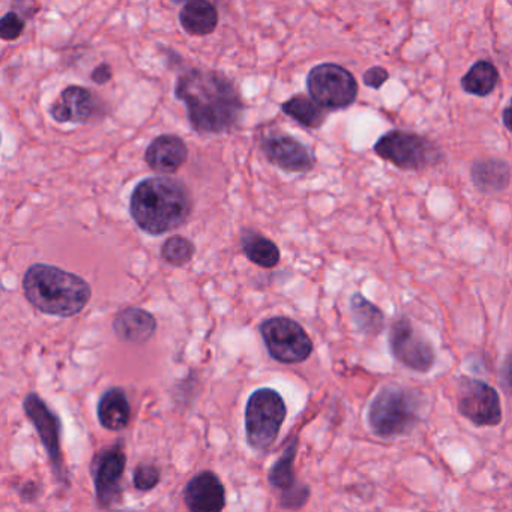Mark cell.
Wrapping results in <instances>:
<instances>
[{
    "label": "cell",
    "mask_w": 512,
    "mask_h": 512,
    "mask_svg": "<svg viewBox=\"0 0 512 512\" xmlns=\"http://www.w3.org/2000/svg\"><path fill=\"white\" fill-rule=\"evenodd\" d=\"M473 184L479 191L485 194H496L506 190L511 181V169L506 161L490 160L476 161L472 166Z\"/></svg>",
    "instance_id": "21"
},
{
    "label": "cell",
    "mask_w": 512,
    "mask_h": 512,
    "mask_svg": "<svg viewBox=\"0 0 512 512\" xmlns=\"http://www.w3.org/2000/svg\"><path fill=\"white\" fill-rule=\"evenodd\" d=\"M281 112L305 128H319L326 119V109L305 95H296L281 104Z\"/></svg>",
    "instance_id": "23"
},
{
    "label": "cell",
    "mask_w": 512,
    "mask_h": 512,
    "mask_svg": "<svg viewBox=\"0 0 512 512\" xmlns=\"http://www.w3.org/2000/svg\"><path fill=\"white\" fill-rule=\"evenodd\" d=\"M296 452H298V439H293L269 472V484L275 490L281 491L280 503L287 509L302 508L310 497V488L296 481Z\"/></svg>",
    "instance_id": "14"
},
{
    "label": "cell",
    "mask_w": 512,
    "mask_h": 512,
    "mask_svg": "<svg viewBox=\"0 0 512 512\" xmlns=\"http://www.w3.org/2000/svg\"><path fill=\"white\" fill-rule=\"evenodd\" d=\"M175 95L199 134H223L241 121L244 103L235 83L218 71L190 70L176 80Z\"/></svg>",
    "instance_id": "1"
},
{
    "label": "cell",
    "mask_w": 512,
    "mask_h": 512,
    "mask_svg": "<svg viewBox=\"0 0 512 512\" xmlns=\"http://www.w3.org/2000/svg\"><path fill=\"white\" fill-rule=\"evenodd\" d=\"M0 143H2V134H0Z\"/></svg>",
    "instance_id": "34"
},
{
    "label": "cell",
    "mask_w": 512,
    "mask_h": 512,
    "mask_svg": "<svg viewBox=\"0 0 512 512\" xmlns=\"http://www.w3.org/2000/svg\"><path fill=\"white\" fill-rule=\"evenodd\" d=\"M196 247L190 239L184 236H170L161 247V259L175 268H182L193 260Z\"/></svg>",
    "instance_id": "26"
},
{
    "label": "cell",
    "mask_w": 512,
    "mask_h": 512,
    "mask_svg": "<svg viewBox=\"0 0 512 512\" xmlns=\"http://www.w3.org/2000/svg\"><path fill=\"white\" fill-rule=\"evenodd\" d=\"M262 151L269 163L290 173H307L316 164L313 152L299 140L281 134L262 140Z\"/></svg>",
    "instance_id": "15"
},
{
    "label": "cell",
    "mask_w": 512,
    "mask_h": 512,
    "mask_svg": "<svg viewBox=\"0 0 512 512\" xmlns=\"http://www.w3.org/2000/svg\"><path fill=\"white\" fill-rule=\"evenodd\" d=\"M193 208L187 185L169 176L143 179L131 193V218L140 230L152 236L184 226Z\"/></svg>",
    "instance_id": "2"
},
{
    "label": "cell",
    "mask_w": 512,
    "mask_h": 512,
    "mask_svg": "<svg viewBox=\"0 0 512 512\" xmlns=\"http://www.w3.org/2000/svg\"><path fill=\"white\" fill-rule=\"evenodd\" d=\"M350 311L359 331L377 335L385 328V314L373 302L365 299L361 293H355L350 299Z\"/></svg>",
    "instance_id": "25"
},
{
    "label": "cell",
    "mask_w": 512,
    "mask_h": 512,
    "mask_svg": "<svg viewBox=\"0 0 512 512\" xmlns=\"http://www.w3.org/2000/svg\"><path fill=\"white\" fill-rule=\"evenodd\" d=\"M13 8L25 20L32 19L40 10L37 0H13Z\"/></svg>",
    "instance_id": "30"
},
{
    "label": "cell",
    "mask_w": 512,
    "mask_h": 512,
    "mask_svg": "<svg viewBox=\"0 0 512 512\" xmlns=\"http://www.w3.org/2000/svg\"><path fill=\"white\" fill-rule=\"evenodd\" d=\"M287 406L280 392L260 388L248 398L245 406L247 442L254 451H268L286 421Z\"/></svg>",
    "instance_id": "5"
},
{
    "label": "cell",
    "mask_w": 512,
    "mask_h": 512,
    "mask_svg": "<svg viewBox=\"0 0 512 512\" xmlns=\"http://www.w3.org/2000/svg\"><path fill=\"white\" fill-rule=\"evenodd\" d=\"M310 97L326 110L352 106L358 97V82L346 68L337 64H320L307 77Z\"/></svg>",
    "instance_id": "8"
},
{
    "label": "cell",
    "mask_w": 512,
    "mask_h": 512,
    "mask_svg": "<svg viewBox=\"0 0 512 512\" xmlns=\"http://www.w3.org/2000/svg\"><path fill=\"white\" fill-rule=\"evenodd\" d=\"M218 10L211 0H188L179 13L182 29L191 37H208L218 26Z\"/></svg>",
    "instance_id": "19"
},
{
    "label": "cell",
    "mask_w": 512,
    "mask_h": 512,
    "mask_svg": "<svg viewBox=\"0 0 512 512\" xmlns=\"http://www.w3.org/2000/svg\"><path fill=\"white\" fill-rule=\"evenodd\" d=\"M23 410L46 448L56 481L65 487H70V475H68L67 464H65L64 454H62L61 418L47 406L46 401L37 392L26 395L25 401H23Z\"/></svg>",
    "instance_id": "7"
},
{
    "label": "cell",
    "mask_w": 512,
    "mask_h": 512,
    "mask_svg": "<svg viewBox=\"0 0 512 512\" xmlns=\"http://www.w3.org/2000/svg\"><path fill=\"white\" fill-rule=\"evenodd\" d=\"M158 323L154 314L139 307H127L119 311L113 320V331L119 341L127 344H146L155 332Z\"/></svg>",
    "instance_id": "18"
},
{
    "label": "cell",
    "mask_w": 512,
    "mask_h": 512,
    "mask_svg": "<svg viewBox=\"0 0 512 512\" xmlns=\"http://www.w3.org/2000/svg\"><path fill=\"white\" fill-rule=\"evenodd\" d=\"M374 152L401 170H424L442 160V152L436 143L421 134L401 130L389 131L380 137Z\"/></svg>",
    "instance_id": "6"
},
{
    "label": "cell",
    "mask_w": 512,
    "mask_h": 512,
    "mask_svg": "<svg viewBox=\"0 0 512 512\" xmlns=\"http://www.w3.org/2000/svg\"><path fill=\"white\" fill-rule=\"evenodd\" d=\"M389 73L382 67H373L364 74L365 86L371 89H380L388 82Z\"/></svg>",
    "instance_id": "29"
},
{
    "label": "cell",
    "mask_w": 512,
    "mask_h": 512,
    "mask_svg": "<svg viewBox=\"0 0 512 512\" xmlns=\"http://www.w3.org/2000/svg\"><path fill=\"white\" fill-rule=\"evenodd\" d=\"M113 79L112 65L103 62L92 70L91 80L98 86L107 85Z\"/></svg>",
    "instance_id": "31"
},
{
    "label": "cell",
    "mask_w": 512,
    "mask_h": 512,
    "mask_svg": "<svg viewBox=\"0 0 512 512\" xmlns=\"http://www.w3.org/2000/svg\"><path fill=\"white\" fill-rule=\"evenodd\" d=\"M499 83V71L491 62L479 61L461 79V88L475 97H488Z\"/></svg>",
    "instance_id": "24"
},
{
    "label": "cell",
    "mask_w": 512,
    "mask_h": 512,
    "mask_svg": "<svg viewBox=\"0 0 512 512\" xmlns=\"http://www.w3.org/2000/svg\"><path fill=\"white\" fill-rule=\"evenodd\" d=\"M389 349L398 362L418 373H427L436 362V352L430 341L406 317L392 323Z\"/></svg>",
    "instance_id": "12"
},
{
    "label": "cell",
    "mask_w": 512,
    "mask_h": 512,
    "mask_svg": "<svg viewBox=\"0 0 512 512\" xmlns=\"http://www.w3.org/2000/svg\"><path fill=\"white\" fill-rule=\"evenodd\" d=\"M242 250L250 262L260 268L272 269L280 263L281 253L277 244L253 230L242 233Z\"/></svg>",
    "instance_id": "22"
},
{
    "label": "cell",
    "mask_w": 512,
    "mask_h": 512,
    "mask_svg": "<svg viewBox=\"0 0 512 512\" xmlns=\"http://www.w3.org/2000/svg\"><path fill=\"white\" fill-rule=\"evenodd\" d=\"M173 4L179 5V4H185V2H188V0H172Z\"/></svg>",
    "instance_id": "33"
},
{
    "label": "cell",
    "mask_w": 512,
    "mask_h": 512,
    "mask_svg": "<svg viewBox=\"0 0 512 512\" xmlns=\"http://www.w3.org/2000/svg\"><path fill=\"white\" fill-rule=\"evenodd\" d=\"M104 113L100 97L85 86H67L50 106L49 115L58 124L86 125Z\"/></svg>",
    "instance_id": "13"
},
{
    "label": "cell",
    "mask_w": 512,
    "mask_h": 512,
    "mask_svg": "<svg viewBox=\"0 0 512 512\" xmlns=\"http://www.w3.org/2000/svg\"><path fill=\"white\" fill-rule=\"evenodd\" d=\"M511 107H505L503 110V124H505L506 130L511 131Z\"/></svg>",
    "instance_id": "32"
},
{
    "label": "cell",
    "mask_w": 512,
    "mask_h": 512,
    "mask_svg": "<svg viewBox=\"0 0 512 512\" xmlns=\"http://www.w3.org/2000/svg\"><path fill=\"white\" fill-rule=\"evenodd\" d=\"M23 293L32 307L55 317L82 313L92 298L91 284L58 266L37 263L23 275Z\"/></svg>",
    "instance_id": "3"
},
{
    "label": "cell",
    "mask_w": 512,
    "mask_h": 512,
    "mask_svg": "<svg viewBox=\"0 0 512 512\" xmlns=\"http://www.w3.org/2000/svg\"><path fill=\"white\" fill-rule=\"evenodd\" d=\"M421 406L415 391L397 385L385 386L368 407V424L382 439L406 436L418 424Z\"/></svg>",
    "instance_id": "4"
},
{
    "label": "cell",
    "mask_w": 512,
    "mask_h": 512,
    "mask_svg": "<svg viewBox=\"0 0 512 512\" xmlns=\"http://www.w3.org/2000/svg\"><path fill=\"white\" fill-rule=\"evenodd\" d=\"M98 421L106 430L121 431L130 425L131 406L125 389L115 386L101 395L97 407Z\"/></svg>",
    "instance_id": "20"
},
{
    "label": "cell",
    "mask_w": 512,
    "mask_h": 512,
    "mask_svg": "<svg viewBox=\"0 0 512 512\" xmlns=\"http://www.w3.org/2000/svg\"><path fill=\"white\" fill-rule=\"evenodd\" d=\"M458 412L476 427H496L502 422V406L496 389L478 379L464 377L458 383Z\"/></svg>",
    "instance_id": "11"
},
{
    "label": "cell",
    "mask_w": 512,
    "mask_h": 512,
    "mask_svg": "<svg viewBox=\"0 0 512 512\" xmlns=\"http://www.w3.org/2000/svg\"><path fill=\"white\" fill-rule=\"evenodd\" d=\"M25 29L26 20L14 10L8 11L4 17H0V41L13 43V41L20 40Z\"/></svg>",
    "instance_id": "27"
},
{
    "label": "cell",
    "mask_w": 512,
    "mask_h": 512,
    "mask_svg": "<svg viewBox=\"0 0 512 512\" xmlns=\"http://www.w3.org/2000/svg\"><path fill=\"white\" fill-rule=\"evenodd\" d=\"M269 355L281 364H301L313 353V341L304 328L287 317H272L260 325Z\"/></svg>",
    "instance_id": "9"
},
{
    "label": "cell",
    "mask_w": 512,
    "mask_h": 512,
    "mask_svg": "<svg viewBox=\"0 0 512 512\" xmlns=\"http://www.w3.org/2000/svg\"><path fill=\"white\" fill-rule=\"evenodd\" d=\"M188 160V148L184 140L175 134H163L149 143L145 161L158 175H175Z\"/></svg>",
    "instance_id": "17"
},
{
    "label": "cell",
    "mask_w": 512,
    "mask_h": 512,
    "mask_svg": "<svg viewBox=\"0 0 512 512\" xmlns=\"http://www.w3.org/2000/svg\"><path fill=\"white\" fill-rule=\"evenodd\" d=\"M184 502L191 512H220L226 506V488L214 472L205 470L188 482Z\"/></svg>",
    "instance_id": "16"
},
{
    "label": "cell",
    "mask_w": 512,
    "mask_h": 512,
    "mask_svg": "<svg viewBox=\"0 0 512 512\" xmlns=\"http://www.w3.org/2000/svg\"><path fill=\"white\" fill-rule=\"evenodd\" d=\"M161 482V472L155 464L142 463L134 470V487L139 491H151Z\"/></svg>",
    "instance_id": "28"
},
{
    "label": "cell",
    "mask_w": 512,
    "mask_h": 512,
    "mask_svg": "<svg viewBox=\"0 0 512 512\" xmlns=\"http://www.w3.org/2000/svg\"><path fill=\"white\" fill-rule=\"evenodd\" d=\"M127 469V452L122 439L95 454L91 475L100 508H115L122 499V479Z\"/></svg>",
    "instance_id": "10"
}]
</instances>
